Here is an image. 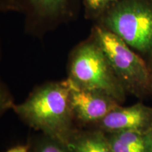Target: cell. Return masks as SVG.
<instances>
[{"label":"cell","instance_id":"cell-1","mask_svg":"<svg viewBox=\"0 0 152 152\" xmlns=\"http://www.w3.org/2000/svg\"><path fill=\"white\" fill-rule=\"evenodd\" d=\"M11 110L30 128L66 142L77 128L66 79L39 85Z\"/></svg>","mask_w":152,"mask_h":152},{"label":"cell","instance_id":"cell-13","mask_svg":"<svg viewBox=\"0 0 152 152\" xmlns=\"http://www.w3.org/2000/svg\"><path fill=\"white\" fill-rule=\"evenodd\" d=\"M14 11L18 12L13 0H0V13Z\"/></svg>","mask_w":152,"mask_h":152},{"label":"cell","instance_id":"cell-10","mask_svg":"<svg viewBox=\"0 0 152 152\" xmlns=\"http://www.w3.org/2000/svg\"><path fill=\"white\" fill-rule=\"evenodd\" d=\"M30 152H74L68 142L41 133L28 142Z\"/></svg>","mask_w":152,"mask_h":152},{"label":"cell","instance_id":"cell-3","mask_svg":"<svg viewBox=\"0 0 152 152\" xmlns=\"http://www.w3.org/2000/svg\"><path fill=\"white\" fill-rule=\"evenodd\" d=\"M90 35L104 52L126 93L137 96L152 93L151 73L134 49L99 24L94 25Z\"/></svg>","mask_w":152,"mask_h":152},{"label":"cell","instance_id":"cell-9","mask_svg":"<svg viewBox=\"0 0 152 152\" xmlns=\"http://www.w3.org/2000/svg\"><path fill=\"white\" fill-rule=\"evenodd\" d=\"M74 152H113L106 134L97 129H75L68 142Z\"/></svg>","mask_w":152,"mask_h":152},{"label":"cell","instance_id":"cell-8","mask_svg":"<svg viewBox=\"0 0 152 152\" xmlns=\"http://www.w3.org/2000/svg\"><path fill=\"white\" fill-rule=\"evenodd\" d=\"M151 129L104 133L113 152H152Z\"/></svg>","mask_w":152,"mask_h":152},{"label":"cell","instance_id":"cell-6","mask_svg":"<svg viewBox=\"0 0 152 152\" xmlns=\"http://www.w3.org/2000/svg\"><path fill=\"white\" fill-rule=\"evenodd\" d=\"M76 126L91 128L116 106V100L99 90L79 87L66 78Z\"/></svg>","mask_w":152,"mask_h":152},{"label":"cell","instance_id":"cell-16","mask_svg":"<svg viewBox=\"0 0 152 152\" xmlns=\"http://www.w3.org/2000/svg\"><path fill=\"white\" fill-rule=\"evenodd\" d=\"M151 133H152V129H151Z\"/></svg>","mask_w":152,"mask_h":152},{"label":"cell","instance_id":"cell-14","mask_svg":"<svg viewBox=\"0 0 152 152\" xmlns=\"http://www.w3.org/2000/svg\"><path fill=\"white\" fill-rule=\"evenodd\" d=\"M4 152H30L29 145L27 144H18L9 148Z\"/></svg>","mask_w":152,"mask_h":152},{"label":"cell","instance_id":"cell-5","mask_svg":"<svg viewBox=\"0 0 152 152\" xmlns=\"http://www.w3.org/2000/svg\"><path fill=\"white\" fill-rule=\"evenodd\" d=\"M24 16L26 33L43 37L78 16L81 0H13Z\"/></svg>","mask_w":152,"mask_h":152},{"label":"cell","instance_id":"cell-2","mask_svg":"<svg viewBox=\"0 0 152 152\" xmlns=\"http://www.w3.org/2000/svg\"><path fill=\"white\" fill-rule=\"evenodd\" d=\"M67 72V78L77 86L103 92L121 104L125 102L126 92L92 35L72 49Z\"/></svg>","mask_w":152,"mask_h":152},{"label":"cell","instance_id":"cell-17","mask_svg":"<svg viewBox=\"0 0 152 152\" xmlns=\"http://www.w3.org/2000/svg\"><path fill=\"white\" fill-rule=\"evenodd\" d=\"M151 77H152V73H151Z\"/></svg>","mask_w":152,"mask_h":152},{"label":"cell","instance_id":"cell-15","mask_svg":"<svg viewBox=\"0 0 152 152\" xmlns=\"http://www.w3.org/2000/svg\"><path fill=\"white\" fill-rule=\"evenodd\" d=\"M1 58V38H0V60Z\"/></svg>","mask_w":152,"mask_h":152},{"label":"cell","instance_id":"cell-4","mask_svg":"<svg viewBox=\"0 0 152 152\" xmlns=\"http://www.w3.org/2000/svg\"><path fill=\"white\" fill-rule=\"evenodd\" d=\"M96 23L135 52L152 53L151 0H118Z\"/></svg>","mask_w":152,"mask_h":152},{"label":"cell","instance_id":"cell-11","mask_svg":"<svg viewBox=\"0 0 152 152\" xmlns=\"http://www.w3.org/2000/svg\"><path fill=\"white\" fill-rule=\"evenodd\" d=\"M118 0H81L85 16L89 20L97 21Z\"/></svg>","mask_w":152,"mask_h":152},{"label":"cell","instance_id":"cell-7","mask_svg":"<svg viewBox=\"0 0 152 152\" xmlns=\"http://www.w3.org/2000/svg\"><path fill=\"white\" fill-rule=\"evenodd\" d=\"M90 128L105 133L127 130H148L152 128V108L142 103L118 105Z\"/></svg>","mask_w":152,"mask_h":152},{"label":"cell","instance_id":"cell-12","mask_svg":"<svg viewBox=\"0 0 152 152\" xmlns=\"http://www.w3.org/2000/svg\"><path fill=\"white\" fill-rule=\"evenodd\" d=\"M15 104L14 96L9 87L0 77V118Z\"/></svg>","mask_w":152,"mask_h":152}]
</instances>
